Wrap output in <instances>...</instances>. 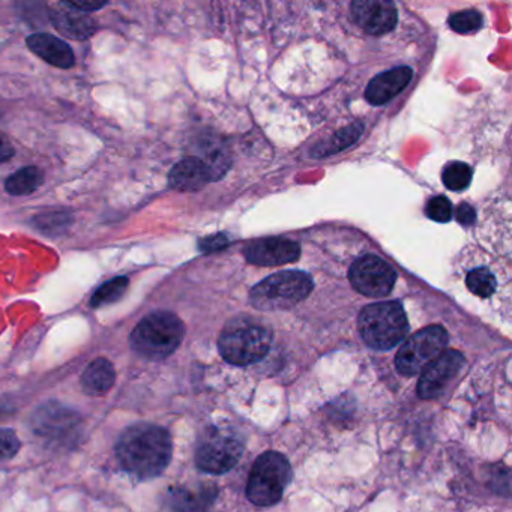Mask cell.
I'll return each instance as SVG.
<instances>
[{
    "mask_svg": "<svg viewBox=\"0 0 512 512\" xmlns=\"http://www.w3.org/2000/svg\"><path fill=\"white\" fill-rule=\"evenodd\" d=\"M229 241H227L224 235L209 236V238L203 239L202 250L203 251H215L221 250V248L227 247Z\"/></svg>",
    "mask_w": 512,
    "mask_h": 512,
    "instance_id": "30",
    "label": "cell"
},
{
    "mask_svg": "<svg viewBox=\"0 0 512 512\" xmlns=\"http://www.w3.org/2000/svg\"><path fill=\"white\" fill-rule=\"evenodd\" d=\"M128 286H130V280L127 277H116L107 281L103 286L98 287L92 295V307L100 308L119 301L127 292Z\"/></svg>",
    "mask_w": 512,
    "mask_h": 512,
    "instance_id": "21",
    "label": "cell"
},
{
    "mask_svg": "<svg viewBox=\"0 0 512 512\" xmlns=\"http://www.w3.org/2000/svg\"><path fill=\"white\" fill-rule=\"evenodd\" d=\"M172 437L166 428L154 424H134L119 437L116 455L131 475L140 479L160 476L172 460Z\"/></svg>",
    "mask_w": 512,
    "mask_h": 512,
    "instance_id": "1",
    "label": "cell"
},
{
    "mask_svg": "<svg viewBox=\"0 0 512 512\" xmlns=\"http://www.w3.org/2000/svg\"><path fill=\"white\" fill-rule=\"evenodd\" d=\"M349 280L356 292L368 298H385L395 286L394 269L377 256H364L353 263Z\"/></svg>",
    "mask_w": 512,
    "mask_h": 512,
    "instance_id": "9",
    "label": "cell"
},
{
    "mask_svg": "<svg viewBox=\"0 0 512 512\" xmlns=\"http://www.w3.org/2000/svg\"><path fill=\"white\" fill-rule=\"evenodd\" d=\"M442 179L448 190L463 191L469 187L470 181H472V169L467 164L454 161L445 167Z\"/></svg>",
    "mask_w": 512,
    "mask_h": 512,
    "instance_id": "23",
    "label": "cell"
},
{
    "mask_svg": "<svg viewBox=\"0 0 512 512\" xmlns=\"http://www.w3.org/2000/svg\"><path fill=\"white\" fill-rule=\"evenodd\" d=\"M352 14L359 28L371 35L388 34L397 25V8L389 0H356Z\"/></svg>",
    "mask_w": 512,
    "mask_h": 512,
    "instance_id": "11",
    "label": "cell"
},
{
    "mask_svg": "<svg viewBox=\"0 0 512 512\" xmlns=\"http://www.w3.org/2000/svg\"><path fill=\"white\" fill-rule=\"evenodd\" d=\"M313 290L310 275L284 271L271 275L251 290V304L262 311L289 310L304 301Z\"/></svg>",
    "mask_w": 512,
    "mask_h": 512,
    "instance_id": "6",
    "label": "cell"
},
{
    "mask_svg": "<svg viewBox=\"0 0 512 512\" xmlns=\"http://www.w3.org/2000/svg\"><path fill=\"white\" fill-rule=\"evenodd\" d=\"M448 332L439 325L428 326L404 341L395 356V367L403 376L421 374L448 346Z\"/></svg>",
    "mask_w": 512,
    "mask_h": 512,
    "instance_id": "8",
    "label": "cell"
},
{
    "mask_svg": "<svg viewBox=\"0 0 512 512\" xmlns=\"http://www.w3.org/2000/svg\"><path fill=\"white\" fill-rule=\"evenodd\" d=\"M425 214L436 223H448L452 218V205L446 197L436 196L428 200Z\"/></svg>",
    "mask_w": 512,
    "mask_h": 512,
    "instance_id": "25",
    "label": "cell"
},
{
    "mask_svg": "<svg viewBox=\"0 0 512 512\" xmlns=\"http://www.w3.org/2000/svg\"><path fill=\"white\" fill-rule=\"evenodd\" d=\"M212 173L205 161L199 158H187L179 161L169 175L170 187L185 193L202 190L211 182Z\"/></svg>",
    "mask_w": 512,
    "mask_h": 512,
    "instance_id": "14",
    "label": "cell"
},
{
    "mask_svg": "<svg viewBox=\"0 0 512 512\" xmlns=\"http://www.w3.org/2000/svg\"><path fill=\"white\" fill-rule=\"evenodd\" d=\"M76 413L59 406L43 407L35 416L34 428L43 436H61L76 428Z\"/></svg>",
    "mask_w": 512,
    "mask_h": 512,
    "instance_id": "17",
    "label": "cell"
},
{
    "mask_svg": "<svg viewBox=\"0 0 512 512\" xmlns=\"http://www.w3.org/2000/svg\"><path fill=\"white\" fill-rule=\"evenodd\" d=\"M292 479L289 460L280 452L260 455L251 469L247 482V497L257 506H272L280 502Z\"/></svg>",
    "mask_w": 512,
    "mask_h": 512,
    "instance_id": "5",
    "label": "cell"
},
{
    "mask_svg": "<svg viewBox=\"0 0 512 512\" xmlns=\"http://www.w3.org/2000/svg\"><path fill=\"white\" fill-rule=\"evenodd\" d=\"M52 20L53 26L61 34L68 38H76V40H86L97 31V26L91 17L86 16V13H82V11L73 10V8L68 11H53Z\"/></svg>",
    "mask_w": 512,
    "mask_h": 512,
    "instance_id": "19",
    "label": "cell"
},
{
    "mask_svg": "<svg viewBox=\"0 0 512 512\" xmlns=\"http://www.w3.org/2000/svg\"><path fill=\"white\" fill-rule=\"evenodd\" d=\"M245 259L253 265L278 266L296 262L301 248L296 242L284 238L257 239L245 247Z\"/></svg>",
    "mask_w": 512,
    "mask_h": 512,
    "instance_id": "12",
    "label": "cell"
},
{
    "mask_svg": "<svg viewBox=\"0 0 512 512\" xmlns=\"http://www.w3.org/2000/svg\"><path fill=\"white\" fill-rule=\"evenodd\" d=\"M412 76L413 71L409 67H398L374 77L365 92L368 103L373 106H383L388 103L409 85Z\"/></svg>",
    "mask_w": 512,
    "mask_h": 512,
    "instance_id": "13",
    "label": "cell"
},
{
    "mask_svg": "<svg viewBox=\"0 0 512 512\" xmlns=\"http://www.w3.org/2000/svg\"><path fill=\"white\" fill-rule=\"evenodd\" d=\"M20 451V440L13 430H0V460H11Z\"/></svg>",
    "mask_w": 512,
    "mask_h": 512,
    "instance_id": "27",
    "label": "cell"
},
{
    "mask_svg": "<svg viewBox=\"0 0 512 512\" xmlns=\"http://www.w3.org/2000/svg\"><path fill=\"white\" fill-rule=\"evenodd\" d=\"M16 154L13 143L7 134L0 133V163H7Z\"/></svg>",
    "mask_w": 512,
    "mask_h": 512,
    "instance_id": "29",
    "label": "cell"
},
{
    "mask_svg": "<svg viewBox=\"0 0 512 512\" xmlns=\"http://www.w3.org/2000/svg\"><path fill=\"white\" fill-rule=\"evenodd\" d=\"M362 133V125H352V127L347 128V130L340 131V133L335 136L334 143H331L326 151L322 152V155L334 154V152L341 151V149L347 148V146L355 143L356 140L359 139Z\"/></svg>",
    "mask_w": 512,
    "mask_h": 512,
    "instance_id": "26",
    "label": "cell"
},
{
    "mask_svg": "<svg viewBox=\"0 0 512 512\" xmlns=\"http://www.w3.org/2000/svg\"><path fill=\"white\" fill-rule=\"evenodd\" d=\"M359 332L373 349L389 350L398 346L409 332L404 308L395 301L368 305L359 314Z\"/></svg>",
    "mask_w": 512,
    "mask_h": 512,
    "instance_id": "4",
    "label": "cell"
},
{
    "mask_svg": "<svg viewBox=\"0 0 512 512\" xmlns=\"http://www.w3.org/2000/svg\"><path fill=\"white\" fill-rule=\"evenodd\" d=\"M271 344L268 326L254 317H238L230 320L221 332L218 349L229 364L244 367L265 358Z\"/></svg>",
    "mask_w": 512,
    "mask_h": 512,
    "instance_id": "2",
    "label": "cell"
},
{
    "mask_svg": "<svg viewBox=\"0 0 512 512\" xmlns=\"http://www.w3.org/2000/svg\"><path fill=\"white\" fill-rule=\"evenodd\" d=\"M466 286L473 295L485 299L493 295L497 287V280L490 269L482 266V268H475L467 272Z\"/></svg>",
    "mask_w": 512,
    "mask_h": 512,
    "instance_id": "22",
    "label": "cell"
},
{
    "mask_svg": "<svg viewBox=\"0 0 512 512\" xmlns=\"http://www.w3.org/2000/svg\"><path fill=\"white\" fill-rule=\"evenodd\" d=\"M29 49L40 56L43 61L47 64L53 65V67L68 68L74 67L76 64V58H74L73 50L68 46L65 41L59 40V38L53 37L50 34H35L26 40Z\"/></svg>",
    "mask_w": 512,
    "mask_h": 512,
    "instance_id": "15",
    "label": "cell"
},
{
    "mask_svg": "<svg viewBox=\"0 0 512 512\" xmlns=\"http://www.w3.org/2000/svg\"><path fill=\"white\" fill-rule=\"evenodd\" d=\"M464 365V356L458 350H445L424 371L418 383V395L422 400H434L446 386L458 376Z\"/></svg>",
    "mask_w": 512,
    "mask_h": 512,
    "instance_id": "10",
    "label": "cell"
},
{
    "mask_svg": "<svg viewBox=\"0 0 512 512\" xmlns=\"http://www.w3.org/2000/svg\"><path fill=\"white\" fill-rule=\"evenodd\" d=\"M116 373L112 362L106 358L95 359L82 376L83 391L92 397L104 395L115 385Z\"/></svg>",
    "mask_w": 512,
    "mask_h": 512,
    "instance_id": "18",
    "label": "cell"
},
{
    "mask_svg": "<svg viewBox=\"0 0 512 512\" xmlns=\"http://www.w3.org/2000/svg\"><path fill=\"white\" fill-rule=\"evenodd\" d=\"M457 220L461 226H472L476 220L475 209L472 206L467 205V203H461L457 208Z\"/></svg>",
    "mask_w": 512,
    "mask_h": 512,
    "instance_id": "28",
    "label": "cell"
},
{
    "mask_svg": "<svg viewBox=\"0 0 512 512\" xmlns=\"http://www.w3.org/2000/svg\"><path fill=\"white\" fill-rule=\"evenodd\" d=\"M65 7L73 8V10L89 13V11L100 10L106 7L107 2H64Z\"/></svg>",
    "mask_w": 512,
    "mask_h": 512,
    "instance_id": "31",
    "label": "cell"
},
{
    "mask_svg": "<svg viewBox=\"0 0 512 512\" xmlns=\"http://www.w3.org/2000/svg\"><path fill=\"white\" fill-rule=\"evenodd\" d=\"M184 335V323L176 314L155 311L140 320L131 332L130 343L143 358L161 361L181 346Z\"/></svg>",
    "mask_w": 512,
    "mask_h": 512,
    "instance_id": "3",
    "label": "cell"
},
{
    "mask_svg": "<svg viewBox=\"0 0 512 512\" xmlns=\"http://www.w3.org/2000/svg\"><path fill=\"white\" fill-rule=\"evenodd\" d=\"M44 172L38 167H25L11 175L5 182V190L11 196H29L43 185Z\"/></svg>",
    "mask_w": 512,
    "mask_h": 512,
    "instance_id": "20",
    "label": "cell"
},
{
    "mask_svg": "<svg viewBox=\"0 0 512 512\" xmlns=\"http://www.w3.org/2000/svg\"><path fill=\"white\" fill-rule=\"evenodd\" d=\"M244 449V439L236 431L230 428H209L197 445V467L212 475H223L239 463Z\"/></svg>",
    "mask_w": 512,
    "mask_h": 512,
    "instance_id": "7",
    "label": "cell"
},
{
    "mask_svg": "<svg viewBox=\"0 0 512 512\" xmlns=\"http://www.w3.org/2000/svg\"><path fill=\"white\" fill-rule=\"evenodd\" d=\"M217 496L214 484L197 488L176 487L169 491V506L175 512H205L214 505Z\"/></svg>",
    "mask_w": 512,
    "mask_h": 512,
    "instance_id": "16",
    "label": "cell"
},
{
    "mask_svg": "<svg viewBox=\"0 0 512 512\" xmlns=\"http://www.w3.org/2000/svg\"><path fill=\"white\" fill-rule=\"evenodd\" d=\"M449 26L458 34H472L482 26V16L478 11H460L449 17Z\"/></svg>",
    "mask_w": 512,
    "mask_h": 512,
    "instance_id": "24",
    "label": "cell"
}]
</instances>
